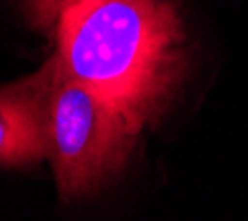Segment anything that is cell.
<instances>
[{
  "instance_id": "1",
  "label": "cell",
  "mask_w": 248,
  "mask_h": 221,
  "mask_svg": "<svg viewBox=\"0 0 248 221\" xmlns=\"http://www.w3.org/2000/svg\"><path fill=\"white\" fill-rule=\"evenodd\" d=\"M53 38L60 73L100 93L140 133L166 115L188 71L182 0H73Z\"/></svg>"
},
{
  "instance_id": "2",
  "label": "cell",
  "mask_w": 248,
  "mask_h": 221,
  "mask_svg": "<svg viewBox=\"0 0 248 221\" xmlns=\"http://www.w3.org/2000/svg\"><path fill=\"white\" fill-rule=\"evenodd\" d=\"M140 137L120 108L91 87L58 73L46 160L64 201L111 184L129 164Z\"/></svg>"
},
{
  "instance_id": "3",
  "label": "cell",
  "mask_w": 248,
  "mask_h": 221,
  "mask_svg": "<svg viewBox=\"0 0 248 221\" xmlns=\"http://www.w3.org/2000/svg\"><path fill=\"white\" fill-rule=\"evenodd\" d=\"M58 53L33 73L0 84V168L36 166L49 155Z\"/></svg>"
},
{
  "instance_id": "4",
  "label": "cell",
  "mask_w": 248,
  "mask_h": 221,
  "mask_svg": "<svg viewBox=\"0 0 248 221\" xmlns=\"http://www.w3.org/2000/svg\"><path fill=\"white\" fill-rule=\"evenodd\" d=\"M73 0H20V7L33 29L53 36L62 11Z\"/></svg>"
}]
</instances>
